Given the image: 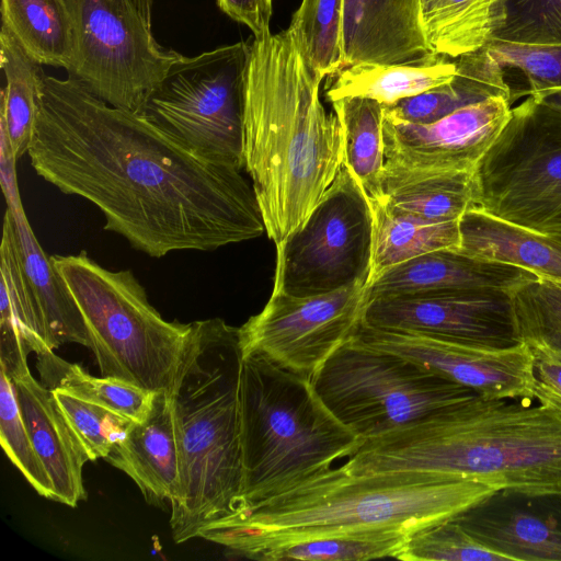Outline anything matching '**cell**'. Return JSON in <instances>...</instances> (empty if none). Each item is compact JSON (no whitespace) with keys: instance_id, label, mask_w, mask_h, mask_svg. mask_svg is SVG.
Listing matches in <instances>:
<instances>
[{"instance_id":"cell-5","label":"cell","mask_w":561,"mask_h":561,"mask_svg":"<svg viewBox=\"0 0 561 561\" xmlns=\"http://www.w3.org/2000/svg\"><path fill=\"white\" fill-rule=\"evenodd\" d=\"M239 328L219 318L197 330L172 394L179 484L170 504L173 540L185 542L239 511L242 488Z\"/></svg>"},{"instance_id":"cell-44","label":"cell","mask_w":561,"mask_h":561,"mask_svg":"<svg viewBox=\"0 0 561 561\" xmlns=\"http://www.w3.org/2000/svg\"><path fill=\"white\" fill-rule=\"evenodd\" d=\"M146 24L151 27L153 0H134Z\"/></svg>"},{"instance_id":"cell-18","label":"cell","mask_w":561,"mask_h":561,"mask_svg":"<svg viewBox=\"0 0 561 561\" xmlns=\"http://www.w3.org/2000/svg\"><path fill=\"white\" fill-rule=\"evenodd\" d=\"M537 276L530 270L480 262L446 249L385 271L367 285V296L370 299L465 291H503L511 295Z\"/></svg>"},{"instance_id":"cell-20","label":"cell","mask_w":561,"mask_h":561,"mask_svg":"<svg viewBox=\"0 0 561 561\" xmlns=\"http://www.w3.org/2000/svg\"><path fill=\"white\" fill-rule=\"evenodd\" d=\"M28 435L53 485V501L70 507L85 499L82 470L89 460L53 392L31 371L12 379Z\"/></svg>"},{"instance_id":"cell-21","label":"cell","mask_w":561,"mask_h":561,"mask_svg":"<svg viewBox=\"0 0 561 561\" xmlns=\"http://www.w3.org/2000/svg\"><path fill=\"white\" fill-rule=\"evenodd\" d=\"M105 460L126 473L147 503L171 504L179 484V447L173 398L154 393L142 422H131Z\"/></svg>"},{"instance_id":"cell-10","label":"cell","mask_w":561,"mask_h":561,"mask_svg":"<svg viewBox=\"0 0 561 561\" xmlns=\"http://www.w3.org/2000/svg\"><path fill=\"white\" fill-rule=\"evenodd\" d=\"M250 43L183 57L141 113L199 157L243 169V93Z\"/></svg>"},{"instance_id":"cell-42","label":"cell","mask_w":561,"mask_h":561,"mask_svg":"<svg viewBox=\"0 0 561 561\" xmlns=\"http://www.w3.org/2000/svg\"><path fill=\"white\" fill-rule=\"evenodd\" d=\"M231 20L245 25L259 38L271 33L273 0H216Z\"/></svg>"},{"instance_id":"cell-6","label":"cell","mask_w":561,"mask_h":561,"mask_svg":"<svg viewBox=\"0 0 561 561\" xmlns=\"http://www.w3.org/2000/svg\"><path fill=\"white\" fill-rule=\"evenodd\" d=\"M239 417L237 513L327 471L365 442L327 408L311 379L261 355L242 357Z\"/></svg>"},{"instance_id":"cell-29","label":"cell","mask_w":561,"mask_h":561,"mask_svg":"<svg viewBox=\"0 0 561 561\" xmlns=\"http://www.w3.org/2000/svg\"><path fill=\"white\" fill-rule=\"evenodd\" d=\"M1 23L41 65L68 69L73 56L72 20L66 0H1Z\"/></svg>"},{"instance_id":"cell-7","label":"cell","mask_w":561,"mask_h":561,"mask_svg":"<svg viewBox=\"0 0 561 561\" xmlns=\"http://www.w3.org/2000/svg\"><path fill=\"white\" fill-rule=\"evenodd\" d=\"M50 260L82 314L101 375L172 396L197 321L164 320L130 270H107L85 251Z\"/></svg>"},{"instance_id":"cell-1","label":"cell","mask_w":561,"mask_h":561,"mask_svg":"<svg viewBox=\"0 0 561 561\" xmlns=\"http://www.w3.org/2000/svg\"><path fill=\"white\" fill-rule=\"evenodd\" d=\"M27 154L38 176L92 203L106 230L151 257L265 232L240 169L199 157L142 113L112 106L69 77H46Z\"/></svg>"},{"instance_id":"cell-17","label":"cell","mask_w":561,"mask_h":561,"mask_svg":"<svg viewBox=\"0 0 561 561\" xmlns=\"http://www.w3.org/2000/svg\"><path fill=\"white\" fill-rule=\"evenodd\" d=\"M453 519L508 561H561V492L495 490Z\"/></svg>"},{"instance_id":"cell-15","label":"cell","mask_w":561,"mask_h":561,"mask_svg":"<svg viewBox=\"0 0 561 561\" xmlns=\"http://www.w3.org/2000/svg\"><path fill=\"white\" fill-rule=\"evenodd\" d=\"M358 341L419 363L478 396L533 402L534 357L519 342L493 347L362 324Z\"/></svg>"},{"instance_id":"cell-13","label":"cell","mask_w":561,"mask_h":561,"mask_svg":"<svg viewBox=\"0 0 561 561\" xmlns=\"http://www.w3.org/2000/svg\"><path fill=\"white\" fill-rule=\"evenodd\" d=\"M367 301L363 283L304 297L272 290L264 308L239 328L242 357L261 355L311 379L357 333Z\"/></svg>"},{"instance_id":"cell-14","label":"cell","mask_w":561,"mask_h":561,"mask_svg":"<svg viewBox=\"0 0 561 561\" xmlns=\"http://www.w3.org/2000/svg\"><path fill=\"white\" fill-rule=\"evenodd\" d=\"M503 95L461 107L430 124L385 113L383 182L437 173H472L512 116Z\"/></svg>"},{"instance_id":"cell-27","label":"cell","mask_w":561,"mask_h":561,"mask_svg":"<svg viewBox=\"0 0 561 561\" xmlns=\"http://www.w3.org/2000/svg\"><path fill=\"white\" fill-rule=\"evenodd\" d=\"M430 53L456 59L485 47L503 25L505 0H419Z\"/></svg>"},{"instance_id":"cell-25","label":"cell","mask_w":561,"mask_h":561,"mask_svg":"<svg viewBox=\"0 0 561 561\" xmlns=\"http://www.w3.org/2000/svg\"><path fill=\"white\" fill-rule=\"evenodd\" d=\"M455 61L457 73L451 82L385 106V113L409 123L430 124L491 96L512 99L503 68L486 47L462 55Z\"/></svg>"},{"instance_id":"cell-23","label":"cell","mask_w":561,"mask_h":561,"mask_svg":"<svg viewBox=\"0 0 561 561\" xmlns=\"http://www.w3.org/2000/svg\"><path fill=\"white\" fill-rule=\"evenodd\" d=\"M455 252L485 263H501L561 282V241L501 219L474 206L459 218Z\"/></svg>"},{"instance_id":"cell-2","label":"cell","mask_w":561,"mask_h":561,"mask_svg":"<svg viewBox=\"0 0 561 561\" xmlns=\"http://www.w3.org/2000/svg\"><path fill=\"white\" fill-rule=\"evenodd\" d=\"M323 79L288 28L250 42L243 169L275 245L306 221L344 162L341 124L320 99Z\"/></svg>"},{"instance_id":"cell-22","label":"cell","mask_w":561,"mask_h":561,"mask_svg":"<svg viewBox=\"0 0 561 561\" xmlns=\"http://www.w3.org/2000/svg\"><path fill=\"white\" fill-rule=\"evenodd\" d=\"M1 187L13 215L23 266L41 311L46 345L51 351L66 343L90 348L82 314L28 224L20 198L16 173L2 175Z\"/></svg>"},{"instance_id":"cell-34","label":"cell","mask_w":561,"mask_h":561,"mask_svg":"<svg viewBox=\"0 0 561 561\" xmlns=\"http://www.w3.org/2000/svg\"><path fill=\"white\" fill-rule=\"evenodd\" d=\"M411 536L400 533H368L331 536L271 548L256 560L359 561L396 558Z\"/></svg>"},{"instance_id":"cell-33","label":"cell","mask_w":561,"mask_h":561,"mask_svg":"<svg viewBox=\"0 0 561 561\" xmlns=\"http://www.w3.org/2000/svg\"><path fill=\"white\" fill-rule=\"evenodd\" d=\"M344 0H301L288 26L309 64L322 77L344 67Z\"/></svg>"},{"instance_id":"cell-43","label":"cell","mask_w":561,"mask_h":561,"mask_svg":"<svg viewBox=\"0 0 561 561\" xmlns=\"http://www.w3.org/2000/svg\"><path fill=\"white\" fill-rule=\"evenodd\" d=\"M530 96L535 98L541 104L561 114V89Z\"/></svg>"},{"instance_id":"cell-12","label":"cell","mask_w":561,"mask_h":561,"mask_svg":"<svg viewBox=\"0 0 561 561\" xmlns=\"http://www.w3.org/2000/svg\"><path fill=\"white\" fill-rule=\"evenodd\" d=\"M373 242L369 199L343 164L306 221L276 245L273 290L304 297L367 285Z\"/></svg>"},{"instance_id":"cell-38","label":"cell","mask_w":561,"mask_h":561,"mask_svg":"<svg viewBox=\"0 0 561 561\" xmlns=\"http://www.w3.org/2000/svg\"><path fill=\"white\" fill-rule=\"evenodd\" d=\"M404 561H508L472 537L453 518L413 534L397 557Z\"/></svg>"},{"instance_id":"cell-40","label":"cell","mask_w":561,"mask_h":561,"mask_svg":"<svg viewBox=\"0 0 561 561\" xmlns=\"http://www.w3.org/2000/svg\"><path fill=\"white\" fill-rule=\"evenodd\" d=\"M485 47L502 68H516L525 75L529 84L528 95L561 89V45L491 41Z\"/></svg>"},{"instance_id":"cell-39","label":"cell","mask_w":561,"mask_h":561,"mask_svg":"<svg viewBox=\"0 0 561 561\" xmlns=\"http://www.w3.org/2000/svg\"><path fill=\"white\" fill-rule=\"evenodd\" d=\"M492 41L561 45V0H505V20Z\"/></svg>"},{"instance_id":"cell-36","label":"cell","mask_w":561,"mask_h":561,"mask_svg":"<svg viewBox=\"0 0 561 561\" xmlns=\"http://www.w3.org/2000/svg\"><path fill=\"white\" fill-rule=\"evenodd\" d=\"M50 390L89 460L105 459L133 421L62 388Z\"/></svg>"},{"instance_id":"cell-26","label":"cell","mask_w":561,"mask_h":561,"mask_svg":"<svg viewBox=\"0 0 561 561\" xmlns=\"http://www.w3.org/2000/svg\"><path fill=\"white\" fill-rule=\"evenodd\" d=\"M0 67L4 80L0 92V131L19 159L32 144L47 75L43 65L26 54L2 23Z\"/></svg>"},{"instance_id":"cell-35","label":"cell","mask_w":561,"mask_h":561,"mask_svg":"<svg viewBox=\"0 0 561 561\" xmlns=\"http://www.w3.org/2000/svg\"><path fill=\"white\" fill-rule=\"evenodd\" d=\"M510 296L520 342L536 344L561 360V286L538 275Z\"/></svg>"},{"instance_id":"cell-4","label":"cell","mask_w":561,"mask_h":561,"mask_svg":"<svg viewBox=\"0 0 561 561\" xmlns=\"http://www.w3.org/2000/svg\"><path fill=\"white\" fill-rule=\"evenodd\" d=\"M342 467L434 472L494 490L561 492V409L476 394L366 439Z\"/></svg>"},{"instance_id":"cell-11","label":"cell","mask_w":561,"mask_h":561,"mask_svg":"<svg viewBox=\"0 0 561 561\" xmlns=\"http://www.w3.org/2000/svg\"><path fill=\"white\" fill-rule=\"evenodd\" d=\"M73 28L68 77L105 103L141 113L183 55L158 44L134 0H66Z\"/></svg>"},{"instance_id":"cell-31","label":"cell","mask_w":561,"mask_h":561,"mask_svg":"<svg viewBox=\"0 0 561 561\" xmlns=\"http://www.w3.org/2000/svg\"><path fill=\"white\" fill-rule=\"evenodd\" d=\"M36 355L37 369L47 388H62L133 422H142L147 417L156 392L118 378L92 376L49 348Z\"/></svg>"},{"instance_id":"cell-37","label":"cell","mask_w":561,"mask_h":561,"mask_svg":"<svg viewBox=\"0 0 561 561\" xmlns=\"http://www.w3.org/2000/svg\"><path fill=\"white\" fill-rule=\"evenodd\" d=\"M0 442L26 481L42 496L53 500V485L23 421L12 380L0 374Z\"/></svg>"},{"instance_id":"cell-32","label":"cell","mask_w":561,"mask_h":561,"mask_svg":"<svg viewBox=\"0 0 561 561\" xmlns=\"http://www.w3.org/2000/svg\"><path fill=\"white\" fill-rule=\"evenodd\" d=\"M472 173H437L386 181L383 201L392 210L427 220H456L473 205Z\"/></svg>"},{"instance_id":"cell-8","label":"cell","mask_w":561,"mask_h":561,"mask_svg":"<svg viewBox=\"0 0 561 561\" xmlns=\"http://www.w3.org/2000/svg\"><path fill=\"white\" fill-rule=\"evenodd\" d=\"M311 381L327 408L365 440L477 394L355 336L327 359Z\"/></svg>"},{"instance_id":"cell-41","label":"cell","mask_w":561,"mask_h":561,"mask_svg":"<svg viewBox=\"0 0 561 561\" xmlns=\"http://www.w3.org/2000/svg\"><path fill=\"white\" fill-rule=\"evenodd\" d=\"M527 345L534 357V400L561 409V360L536 344Z\"/></svg>"},{"instance_id":"cell-16","label":"cell","mask_w":561,"mask_h":561,"mask_svg":"<svg viewBox=\"0 0 561 561\" xmlns=\"http://www.w3.org/2000/svg\"><path fill=\"white\" fill-rule=\"evenodd\" d=\"M363 323L493 347L520 342L511 296L503 291L375 297L367 301Z\"/></svg>"},{"instance_id":"cell-45","label":"cell","mask_w":561,"mask_h":561,"mask_svg":"<svg viewBox=\"0 0 561 561\" xmlns=\"http://www.w3.org/2000/svg\"><path fill=\"white\" fill-rule=\"evenodd\" d=\"M561 286V282H557Z\"/></svg>"},{"instance_id":"cell-24","label":"cell","mask_w":561,"mask_h":561,"mask_svg":"<svg viewBox=\"0 0 561 561\" xmlns=\"http://www.w3.org/2000/svg\"><path fill=\"white\" fill-rule=\"evenodd\" d=\"M451 58L427 53L396 64L359 62L329 76L325 96L330 102L343 98H366L385 106L449 83L457 73Z\"/></svg>"},{"instance_id":"cell-30","label":"cell","mask_w":561,"mask_h":561,"mask_svg":"<svg viewBox=\"0 0 561 561\" xmlns=\"http://www.w3.org/2000/svg\"><path fill=\"white\" fill-rule=\"evenodd\" d=\"M344 141V162L370 202L383 198L385 105L366 98L331 102Z\"/></svg>"},{"instance_id":"cell-3","label":"cell","mask_w":561,"mask_h":561,"mask_svg":"<svg viewBox=\"0 0 561 561\" xmlns=\"http://www.w3.org/2000/svg\"><path fill=\"white\" fill-rule=\"evenodd\" d=\"M495 491L424 471H327L203 528L201 538L255 559L279 546L341 535L413 534L450 519Z\"/></svg>"},{"instance_id":"cell-9","label":"cell","mask_w":561,"mask_h":561,"mask_svg":"<svg viewBox=\"0 0 561 561\" xmlns=\"http://www.w3.org/2000/svg\"><path fill=\"white\" fill-rule=\"evenodd\" d=\"M472 206L561 241V114L528 96L472 173Z\"/></svg>"},{"instance_id":"cell-19","label":"cell","mask_w":561,"mask_h":561,"mask_svg":"<svg viewBox=\"0 0 561 561\" xmlns=\"http://www.w3.org/2000/svg\"><path fill=\"white\" fill-rule=\"evenodd\" d=\"M343 62L396 64L430 53L419 0H344Z\"/></svg>"},{"instance_id":"cell-28","label":"cell","mask_w":561,"mask_h":561,"mask_svg":"<svg viewBox=\"0 0 561 561\" xmlns=\"http://www.w3.org/2000/svg\"><path fill=\"white\" fill-rule=\"evenodd\" d=\"M369 203L374 218V242L368 284L398 264L430 252L456 250L459 247V219L432 221L392 210L383 198Z\"/></svg>"}]
</instances>
